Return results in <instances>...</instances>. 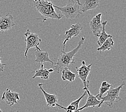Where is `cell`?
<instances>
[{"instance_id": "obj_20", "label": "cell", "mask_w": 126, "mask_h": 112, "mask_svg": "<svg viewBox=\"0 0 126 112\" xmlns=\"http://www.w3.org/2000/svg\"><path fill=\"white\" fill-rule=\"evenodd\" d=\"M111 86H112V85L109 83H107L106 81H104L102 82L101 86L99 89V92L98 94L95 96L99 100H100V99L102 96H103L104 94L106 93L108 90L110 89Z\"/></svg>"}, {"instance_id": "obj_3", "label": "cell", "mask_w": 126, "mask_h": 112, "mask_svg": "<svg viewBox=\"0 0 126 112\" xmlns=\"http://www.w3.org/2000/svg\"><path fill=\"white\" fill-rule=\"evenodd\" d=\"M79 0H68L67 4L63 7L53 5L54 8L60 11L61 15L66 19L74 20L79 17L82 14Z\"/></svg>"}, {"instance_id": "obj_14", "label": "cell", "mask_w": 126, "mask_h": 112, "mask_svg": "<svg viewBox=\"0 0 126 112\" xmlns=\"http://www.w3.org/2000/svg\"><path fill=\"white\" fill-rule=\"evenodd\" d=\"M54 71V69L53 68H50L49 69L44 68V65L43 64H41L40 65V69L33 71V72H34V75L32 78L34 79L37 77H39L43 79H47L49 78L50 73Z\"/></svg>"}, {"instance_id": "obj_4", "label": "cell", "mask_w": 126, "mask_h": 112, "mask_svg": "<svg viewBox=\"0 0 126 112\" xmlns=\"http://www.w3.org/2000/svg\"><path fill=\"white\" fill-rule=\"evenodd\" d=\"M124 85L125 83H123L118 87L114 88V89L112 88L108 90L107 92V94L105 96H102L100 99L101 103L99 108L104 104H106L110 107H112L114 103L120 101L121 99L119 97L120 92L122 86Z\"/></svg>"}, {"instance_id": "obj_17", "label": "cell", "mask_w": 126, "mask_h": 112, "mask_svg": "<svg viewBox=\"0 0 126 112\" xmlns=\"http://www.w3.org/2000/svg\"><path fill=\"white\" fill-rule=\"evenodd\" d=\"M62 72L61 78L63 81H68L69 82H73L76 77V74L72 72L68 67L64 68Z\"/></svg>"}, {"instance_id": "obj_16", "label": "cell", "mask_w": 126, "mask_h": 112, "mask_svg": "<svg viewBox=\"0 0 126 112\" xmlns=\"http://www.w3.org/2000/svg\"><path fill=\"white\" fill-rule=\"evenodd\" d=\"M85 92L83 94L81 95L79 98H78L76 100H75L73 102H71L70 105L68 106V107H64L63 106H62L60 108L63 109V110H64L66 112H75L78 108H79V104L80 101L81 100H82L85 95H86L87 93L86 90H84Z\"/></svg>"}, {"instance_id": "obj_12", "label": "cell", "mask_w": 126, "mask_h": 112, "mask_svg": "<svg viewBox=\"0 0 126 112\" xmlns=\"http://www.w3.org/2000/svg\"><path fill=\"white\" fill-rule=\"evenodd\" d=\"M1 99L2 100L5 101L6 104L10 105V106L15 104H18L17 100L20 99L18 93L15 92H11L9 89H6L3 93Z\"/></svg>"}, {"instance_id": "obj_6", "label": "cell", "mask_w": 126, "mask_h": 112, "mask_svg": "<svg viewBox=\"0 0 126 112\" xmlns=\"http://www.w3.org/2000/svg\"><path fill=\"white\" fill-rule=\"evenodd\" d=\"M91 66L92 64L86 65L85 61L82 60V65L80 67H76L78 77L82 80L84 87H89V81L87 80V78H88L90 72L91 71Z\"/></svg>"}, {"instance_id": "obj_11", "label": "cell", "mask_w": 126, "mask_h": 112, "mask_svg": "<svg viewBox=\"0 0 126 112\" xmlns=\"http://www.w3.org/2000/svg\"><path fill=\"white\" fill-rule=\"evenodd\" d=\"M43 84H39L38 85V86L39 87L42 92H43V94L45 98L47 106L51 108H55L56 106L61 108V105H60L58 104V97L55 94H51L47 93L45 90L43 88Z\"/></svg>"}, {"instance_id": "obj_1", "label": "cell", "mask_w": 126, "mask_h": 112, "mask_svg": "<svg viewBox=\"0 0 126 112\" xmlns=\"http://www.w3.org/2000/svg\"><path fill=\"white\" fill-rule=\"evenodd\" d=\"M84 41L85 36H82L80 40L78 43L77 46L69 52H67L65 51V45H63V47L62 48L60 54L58 57V58H55V59H56L57 62L54 64V69L56 71L57 73L61 72L64 68L68 67L70 64H74L75 60L74 59V57L79 52Z\"/></svg>"}, {"instance_id": "obj_9", "label": "cell", "mask_w": 126, "mask_h": 112, "mask_svg": "<svg viewBox=\"0 0 126 112\" xmlns=\"http://www.w3.org/2000/svg\"><path fill=\"white\" fill-rule=\"evenodd\" d=\"M82 29L83 26L79 22H77L75 24L72 25L70 26V28L65 32V34L63 36L64 38V40L63 43V45H65V43L73 37H76V36H79Z\"/></svg>"}, {"instance_id": "obj_5", "label": "cell", "mask_w": 126, "mask_h": 112, "mask_svg": "<svg viewBox=\"0 0 126 112\" xmlns=\"http://www.w3.org/2000/svg\"><path fill=\"white\" fill-rule=\"evenodd\" d=\"M25 36V42L26 44V49L24 52V56L26 58L27 57L28 51L32 47H35L36 49L40 50L41 49L39 47V45L40 44L41 39L39 37L38 34L32 32L29 29H27L26 32L24 33Z\"/></svg>"}, {"instance_id": "obj_13", "label": "cell", "mask_w": 126, "mask_h": 112, "mask_svg": "<svg viewBox=\"0 0 126 112\" xmlns=\"http://www.w3.org/2000/svg\"><path fill=\"white\" fill-rule=\"evenodd\" d=\"M35 62L36 63H43L45 62H49L52 64V65L54 64L55 63L49 58V54L47 51H44L41 50H39L38 49L35 50Z\"/></svg>"}, {"instance_id": "obj_15", "label": "cell", "mask_w": 126, "mask_h": 112, "mask_svg": "<svg viewBox=\"0 0 126 112\" xmlns=\"http://www.w3.org/2000/svg\"><path fill=\"white\" fill-rule=\"evenodd\" d=\"M99 5V0H84V3L81 4V9L82 13H85L89 10L94 9Z\"/></svg>"}, {"instance_id": "obj_21", "label": "cell", "mask_w": 126, "mask_h": 112, "mask_svg": "<svg viewBox=\"0 0 126 112\" xmlns=\"http://www.w3.org/2000/svg\"><path fill=\"white\" fill-rule=\"evenodd\" d=\"M2 58L1 57H0V71L1 72H3L4 71V66L6 65V64H2L1 61H2Z\"/></svg>"}, {"instance_id": "obj_10", "label": "cell", "mask_w": 126, "mask_h": 112, "mask_svg": "<svg viewBox=\"0 0 126 112\" xmlns=\"http://www.w3.org/2000/svg\"><path fill=\"white\" fill-rule=\"evenodd\" d=\"M15 25L14 17L9 14L0 17V32H4L10 30Z\"/></svg>"}, {"instance_id": "obj_7", "label": "cell", "mask_w": 126, "mask_h": 112, "mask_svg": "<svg viewBox=\"0 0 126 112\" xmlns=\"http://www.w3.org/2000/svg\"><path fill=\"white\" fill-rule=\"evenodd\" d=\"M101 13L98 14L94 16L89 22L90 29L95 37H99L103 29V25L101 23Z\"/></svg>"}, {"instance_id": "obj_18", "label": "cell", "mask_w": 126, "mask_h": 112, "mask_svg": "<svg viewBox=\"0 0 126 112\" xmlns=\"http://www.w3.org/2000/svg\"><path fill=\"white\" fill-rule=\"evenodd\" d=\"M101 23H102V25H103V29H102L101 32L100 33L99 36L98 37L99 39L97 42V44L99 46H100L101 45L103 44L104 42L108 38L110 37V36H112V35L107 34V33L106 32V31H105L106 30L105 27L107 24V21H103V22H102Z\"/></svg>"}, {"instance_id": "obj_19", "label": "cell", "mask_w": 126, "mask_h": 112, "mask_svg": "<svg viewBox=\"0 0 126 112\" xmlns=\"http://www.w3.org/2000/svg\"><path fill=\"white\" fill-rule=\"evenodd\" d=\"M112 36L108 38L105 41L103 44H102L99 47H98L97 49V50L98 51H100V52H103V51H109L111 50L113 48L114 46V41L113 40Z\"/></svg>"}, {"instance_id": "obj_2", "label": "cell", "mask_w": 126, "mask_h": 112, "mask_svg": "<svg viewBox=\"0 0 126 112\" xmlns=\"http://www.w3.org/2000/svg\"><path fill=\"white\" fill-rule=\"evenodd\" d=\"M34 2L36 9L43 16L41 20H43V22L48 19L60 20L63 17L56 13L52 2L47 0H34Z\"/></svg>"}, {"instance_id": "obj_8", "label": "cell", "mask_w": 126, "mask_h": 112, "mask_svg": "<svg viewBox=\"0 0 126 112\" xmlns=\"http://www.w3.org/2000/svg\"><path fill=\"white\" fill-rule=\"evenodd\" d=\"M83 90H86V93L88 95V99L86 100V101L85 105H84L83 107L79 108L75 112H79L80 111L83 110L85 108H88L89 107H94L95 106H97L98 108H99V106L101 103V101L99 100L95 96L91 94V93L90 92L89 90V87H84Z\"/></svg>"}, {"instance_id": "obj_22", "label": "cell", "mask_w": 126, "mask_h": 112, "mask_svg": "<svg viewBox=\"0 0 126 112\" xmlns=\"http://www.w3.org/2000/svg\"><path fill=\"white\" fill-rule=\"evenodd\" d=\"M0 112H3L2 111V110H1V108H0Z\"/></svg>"}]
</instances>
